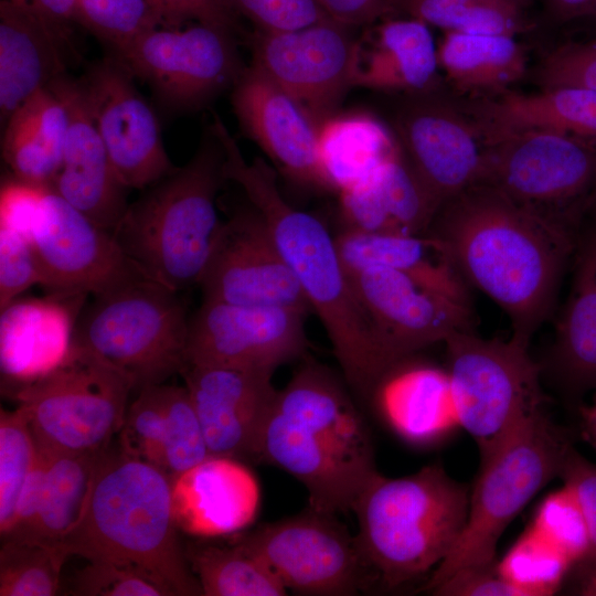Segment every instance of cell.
<instances>
[{"label": "cell", "mask_w": 596, "mask_h": 596, "mask_svg": "<svg viewBox=\"0 0 596 596\" xmlns=\"http://www.w3.org/2000/svg\"><path fill=\"white\" fill-rule=\"evenodd\" d=\"M426 233L507 313L511 337L529 345L552 313L581 232L476 183L445 202Z\"/></svg>", "instance_id": "obj_1"}, {"label": "cell", "mask_w": 596, "mask_h": 596, "mask_svg": "<svg viewBox=\"0 0 596 596\" xmlns=\"http://www.w3.org/2000/svg\"><path fill=\"white\" fill-rule=\"evenodd\" d=\"M212 129L223 148L226 180L242 188L263 219L311 310L321 320L347 383L356 394L368 397L386 368L340 258L336 237L316 216L288 203L275 172L263 159L248 162L243 157L220 117L213 120Z\"/></svg>", "instance_id": "obj_2"}, {"label": "cell", "mask_w": 596, "mask_h": 596, "mask_svg": "<svg viewBox=\"0 0 596 596\" xmlns=\"http://www.w3.org/2000/svg\"><path fill=\"white\" fill-rule=\"evenodd\" d=\"M258 462L296 478L308 491L309 507L332 514L352 511L380 475L363 414L342 382L313 361L277 391Z\"/></svg>", "instance_id": "obj_3"}, {"label": "cell", "mask_w": 596, "mask_h": 596, "mask_svg": "<svg viewBox=\"0 0 596 596\" xmlns=\"http://www.w3.org/2000/svg\"><path fill=\"white\" fill-rule=\"evenodd\" d=\"M171 482L157 466L107 446L85 511L61 544L70 556L136 566L170 595H203L178 538Z\"/></svg>", "instance_id": "obj_4"}, {"label": "cell", "mask_w": 596, "mask_h": 596, "mask_svg": "<svg viewBox=\"0 0 596 596\" xmlns=\"http://www.w3.org/2000/svg\"><path fill=\"white\" fill-rule=\"evenodd\" d=\"M222 145L209 128L190 161L130 203L113 235L149 278L180 291L198 285L223 222L216 195L225 181Z\"/></svg>", "instance_id": "obj_5"}, {"label": "cell", "mask_w": 596, "mask_h": 596, "mask_svg": "<svg viewBox=\"0 0 596 596\" xmlns=\"http://www.w3.org/2000/svg\"><path fill=\"white\" fill-rule=\"evenodd\" d=\"M469 496L438 465L398 478L380 473L352 509L355 538L374 576L394 588L434 571L465 529Z\"/></svg>", "instance_id": "obj_6"}, {"label": "cell", "mask_w": 596, "mask_h": 596, "mask_svg": "<svg viewBox=\"0 0 596 596\" xmlns=\"http://www.w3.org/2000/svg\"><path fill=\"white\" fill-rule=\"evenodd\" d=\"M571 446L545 409L525 419L492 451L470 491L465 529L446 558L432 572V592L453 574L492 567L500 536L531 499L560 477Z\"/></svg>", "instance_id": "obj_7"}, {"label": "cell", "mask_w": 596, "mask_h": 596, "mask_svg": "<svg viewBox=\"0 0 596 596\" xmlns=\"http://www.w3.org/2000/svg\"><path fill=\"white\" fill-rule=\"evenodd\" d=\"M189 318L178 291L142 276L93 296L77 316L73 344L124 372L139 391L185 369Z\"/></svg>", "instance_id": "obj_8"}, {"label": "cell", "mask_w": 596, "mask_h": 596, "mask_svg": "<svg viewBox=\"0 0 596 596\" xmlns=\"http://www.w3.org/2000/svg\"><path fill=\"white\" fill-rule=\"evenodd\" d=\"M134 391L128 375L72 344L53 371L11 394L29 418L38 448L83 454L106 448L119 433Z\"/></svg>", "instance_id": "obj_9"}, {"label": "cell", "mask_w": 596, "mask_h": 596, "mask_svg": "<svg viewBox=\"0 0 596 596\" xmlns=\"http://www.w3.org/2000/svg\"><path fill=\"white\" fill-rule=\"evenodd\" d=\"M445 344L457 422L482 458L525 419L545 409L540 369L529 345L512 337L482 339L471 330L457 331Z\"/></svg>", "instance_id": "obj_10"}, {"label": "cell", "mask_w": 596, "mask_h": 596, "mask_svg": "<svg viewBox=\"0 0 596 596\" xmlns=\"http://www.w3.org/2000/svg\"><path fill=\"white\" fill-rule=\"evenodd\" d=\"M479 183L579 233L596 200V148L553 130L512 132L486 145Z\"/></svg>", "instance_id": "obj_11"}, {"label": "cell", "mask_w": 596, "mask_h": 596, "mask_svg": "<svg viewBox=\"0 0 596 596\" xmlns=\"http://www.w3.org/2000/svg\"><path fill=\"white\" fill-rule=\"evenodd\" d=\"M110 55L171 113L203 107L245 68L232 32L202 23L156 26Z\"/></svg>", "instance_id": "obj_12"}, {"label": "cell", "mask_w": 596, "mask_h": 596, "mask_svg": "<svg viewBox=\"0 0 596 596\" xmlns=\"http://www.w3.org/2000/svg\"><path fill=\"white\" fill-rule=\"evenodd\" d=\"M235 542L263 560L287 590L349 596L360 593L370 583L372 571L356 538L334 514L311 507L263 524Z\"/></svg>", "instance_id": "obj_13"}, {"label": "cell", "mask_w": 596, "mask_h": 596, "mask_svg": "<svg viewBox=\"0 0 596 596\" xmlns=\"http://www.w3.org/2000/svg\"><path fill=\"white\" fill-rule=\"evenodd\" d=\"M331 18L285 32L257 31L252 65L294 98L319 126L353 87L358 38Z\"/></svg>", "instance_id": "obj_14"}, {"label": "cell", "mask_w": 596, "mask_h": 596, "mask_svg": "<svg viewBox=\"0 0 596 596\" xmlns=\"http://www.w3.org/2000/svg\"><path fill=\"white\" fill-rule=\"evenodd\" d=\"M30 242L40 270V285L51 296H95L146 276L110 232L52 188L44 195Z\"/></svg>", "instance_id": "obj_15"}, {"label": "cell", "mask_w": 596, "mask_h": 596, "mask_svg": "<svg viewBox=\"0 0 596 596\" xmlns=\"http://www.w3.org/2000/svg\"><path fill=\"white\" fill-rule=\"evenodd\" d=\"M79 79L89 114L113 167L128 189H146L174 170L159 119L113 55L94 63Z\"/></svg>", "instance_id": "obj_16"}, {"label": "cell", "mask_w": 596, "mask_h": 596, "mask_svg": "<svg viewBox=\"0 0 596 596\" xmlns=\"http://www.w3.org/2000/svg\"><path fill=\"white\" fill-rule=\"evenodd\" d=\"M386 371L413 353L471 330L472 311L407 275L372 266L349 275Z\"/></svg>", "instance_id": "obj_17"}, {"label": "cell", "mask_w": 596, "mask_h": 596, "mask_svg": "<svg viewBox=\"0 0 596 596\" xmlns=\"http://www.w3.org/2000/svg\"><path fill=\"white\" fill-rule=\"evenodd\" d=\"M306 313L203 299L189 318L187 365L275 371L307 349Z\"/></svg>", "instance_id": "obj_18"}, {"label": "cell", "mask_w": 596, "mask_h": 596, "mask_svg": "<svg viewBox=\"0 0 596 596\" xmlns=\"http://www.w3.org/2000/svg\"><path fill=\"white\" fill-rule=\"evenodd\" d=\"M394 129L403 156L440 206L480 182L486 145L456 102L435 91L412 94Z\"/></svg>", "instance_id": "obj_19"}, {"label": "cell", "mask_w": 596, "mask_h": 596, "mask_svg": "<svg viewBox=\"0 0 596 596\" xmlns=\"http://www.w3.org/2000/svg\"><path fill=\"white\" fill-rule=\"evenodd\" d=\"M198 285L206 300L311 310L254 207L223 222Z\"/></svg>", "instance_id": "obj_20"}, {"label": "cell", "mask_w": 596, "mask_h": 596, "mask_svg": "<svg viewBox=\"0 0 596 596\" xmlns=\"http://www.w3.org/2000/svg\"><path fill=\"white\" fill-rule=\"evenodd\" d=\"M274 371L187 365L181 372L213 456L258 462L263 430L277 395Z\"/></svg>", "instance_id": "obj_21"}, {"label": "cell", "mask_w": 596, "mask_h": 596, "mask_svg": "<svg viewBox=\"0 0 596 596\" xmlns=\"http://www.w3.org/2000/svg\"><path fill=\"white\" fill-rule=\"evenodd\" d=\"M63 99L68 127L52 189L97 225L115 231L129 203L89 114L78 78L65 74L49 85Z\"/></svg>", "instance_id": "obj_22"}, {"label": "cell", "mask_w": 596, "mask_h": 596, "mask_svg": "<svg viewBox=\"0 0 596 596\" xmlns=\"http://www.w3.org/2000/svg\"><path fill=\"white\" fill-rule=\"evenodd\" d=\"M231 102L241 128L287 177L321 187L318 128L287 93L251 65L232 87Z\"/></svg>", "instance_id": "obj_23"}, {"label": "cell", "mask_w": 596, "mask_h": 596, "mask_svg": "<svg viewBox=\"0 0 596 596\" xmlns=\"http://www.w3.org/2000/svg\"><path fill=\"white\" fill-rule=\"evenodd\" d=\"M84 300L17 298L1 309L0 365L10 393L46 375L67 356Z\"/></svg>", "instance_id": "obj_24"}, {"label": "cell", "mask_w": 596, "mask_h": 596, "mask_svg": "<svg viewBox=\"0 0 596 596\" xmlns=\"http://www.w3.org/2000/svg\"><path fill=\"white\" fill-rule=\"evenodd\" d=\"M179 530L213 538L245 529L259 505V487L238 459L210 455L171 482Z\"/></svg>", "instance_id": "obj_25"}, {"label": "cell", "mask_w": 596, "mask_h": 596, "mask_svg": "<svg viewBox=\"0 0 596 596\" xmlns=\"http://www.w3.org/2000/svg\"><path fill=\"white\" fill-rule=\"evenodd\" d=\"M74 57L70 31L0 0L1 123L33 94L67 74Z\"/></svg>", "instance_id": "obj_26"}, {"label": "cell", "mask_w": 596, "mask_h": 596, "mask_svg": "<svg viewBox=\"0 0 596 596\" xmlns=\"http://www.w3.org/2000/svg\"><path fill=\"white\" fill-rule=\"evenodd\" d=\"M485 145L505 135L546 129L596 148V91L579 86L543 88L534 94L501 93L457 103Z\"/></svg>", "instance_id": "obj_27"}, {"label": "cell", "mask_w": 596, "mask_h": 596, "mask_svg": "<svg viewBox=\"0 0 596 596\" xmlns=\"http://www.w3.org/2000/svg\"><path fill=\"white\" fill-rule=\"evenodd\" d=\"M408 359L389 369L368 398L377 416L403 440L430 445L458 425L448 373Z\"/></svg>", "instance_id": "obj_28"}, {"label": "cell", "mask_w": 596, "mask_h": 596, "mask_svg": "<svg viewBox=\"0 0 596 596\" xmlns=\"http://www.w3.org/2000/svg\"><path fill=\"white\" fill-rule=\"evenodd\" d=\"M339 195L344 228L362 232L425 234L440 209L402 150Z\"/></svg>", "instance_id": "obj_29"}, {"label": "cell", "mask_w": 596, "mask_h": 596, "mask_svg": "<svg viewBox=\"0 0 596 596\" xmlns=\"http://www.w3.org/2000/svg\"><path fill=\"white\" fill-rule=\"evenodd\" d=\"M336 244L348 275L380 266L403 273L443 297L471 309L468 283L432 235L362 232L344 228Z\"/></svg>", "instance_id": "obj_30"}, {"label": "cell", "mask_w": 596, "mask_h": 596, "mask_svg": "<svg viewBox=\"0 0 596 596\" xmlns=\"http://www.w3.org/2000/svg\"><path fill=\"white\" fill-rule=\"evenodd\" d=\"M437 47L428 25L413 19H387L358 38L353 87L421 94L435 91Z\"/></svg>", "instance_id": "obj_31"}, {"label": "cell", "mask_w": 596, "mask_h": 596, "mask_svg": "<svg viewBox=\"0 0 596 596\" xmlns=\"http://www.w3.org/2000/svg\"><path fill=\"white\" fill-rule=\"evenodd\" d=\"M572 263L551 361L562 385L583 394L596 389V227L579 233Z\"/></svg>", "instance_id": "obj_32"}, {"label": "cell", "mask_w": 596, "mask_h": 596, "mask_svg": "<svg viewBox=\"0 0 596 596\" xmlns=\"http://www.w3.org/2000/svg\"><path fill=\"white\" fill-rule=\"evenodd\" d=\"M400 151L395 134L373 115L336 113L318 128L322 188L339 193L368 179Z\"/></svg>", "instance_id": "obj_33"}, {"label": "cell", "mask_w": 596, "mask_h": 596, "mask_svg": "<svg viewBox=\"0 0 596 596\" xmlns=\"http://www.w3.org/2000/svg\"><path fill=\"white\" fill-rule=\"evenodd\" d=\"M437 58L457 88L472 92L501 91L526 67L524 50L507 34L445 32Z\"/></svg>", "instance_id": "obj_34"}, {"label": "cell", "mask_w": 596, "mask_h": 596, "mask_svg": "<svg viewBox=\"0 0 596 596\" xmlns=\"http://www.w3.org/2000/svg\"><path fill=\"white\" fill-rule=\"evenodd\" d=\"M104 449L83 454L43 450L47 455V465L35 517L24 531L7 536L61 543L85 511L97 461Z\"/></svg>", "instance_id": "obj_35"}, {"label": "cell", "mask_w": 596, "mask_h": 596, "mask_svg": "<svg viewBox=\"0 0 596 596\" xmlns=\"http://www.w3.org/2000/svg\"><path fill=\"white\" fill-rule=\"evenodd\" d=\"M185 556L205 596H284L288 592L263 560L236 542L190 544Z\"/></svg>", "instance_id": "obj_36"}, {"label": "cell", "mask_w": 596, "mask_h": 596, "mask_svg": "<svg viewBox=\"0 0 596 596\" xmlns=\"http://www.w3.org/2000/svg\"><path fill=\"white\" fill-rule=\"evenodd\" d=\"M393 12L445 32L514 36L524 28L521 10L498 0H393Z\"/></svg>", "instance_id": "obj_37"}, {"label": "cell", "mask_w": 596, "mask_h": 596, "mask_svg": "<svg viewBox=\"0 0 596 596\" xmlns=\"http://www.w3.org/2000/svg\"><path fill=\"white\" fill-rule=\"evenodd\" d=\"M0 550L1 596H52L60 587L61 571L70 556L64 546L6 536Z\"/></svg>", "instance_id": "obj_38"}, {"label": "cell", "mask_w": 596, "mask_h": 596, "mask_svg": "<svg viewBox=\"0 0 596 596\" xmlns=\"http://www.w3.org/2000/svg\"><path fill=\"white\" fill-rule=\"evenodd\" d=\"M573 563L530 528L497 564L498 573L521 596L551 595L557 590Z\"/></svg>", "instance_id": "obj_39"}, {"label": "cell", "mask_w": 596, "mask_h": 596, "mask_svg": "<svg viewBox=\"0 0 596 596\" xmlns=\"http://www.w3.org/2000/svg\"><path fill=\"white\" fill-rule=\"evenodd\" d=\"M38 456V445L24 409L0 413V532L10 531L22 486Z\"/></svg>", "instance_id": "obj_40"}, {"label": "cell", "mask_w": 596, "mask_h": 596, "mask_svg": "<svg viewBox=\"0 0 596 596\" xmlns=\"http://www.w3.org/2000/svg\"><path fill=\"white\" fill-rule=\"evenodd\" d=\"M166 438L158 468L171 481L210 456L204 434L187 386L162 383Z\"/></svg>", "instance_id": "obj_41"}, {"label": "cell", "mask_w": 596, "mask_h": 596, "mask_svg": "<svg viewBox=\"0 0 596 596\" xmlns=\"http://www.w3.org/2000/svg\"><path fill=\"white\" fill-rule=\"evenodd\" d=\"M75 22L115 52L160 26L147 0H76Z\"/></svg>", "instance_id": "obj_42"}, {"label": "cell", "mask_w": 596, "mask_h": 596, "mask_svg": "<svg viewBox=\"0 0 596 596\" xmlns=\"http://www.w3.org/2000/svg\"><path fill=\"white\" fill-rule=\"evenodd\" d=\"M137 392L117 434L119 448L158 467L167 425L162 384L145 386Z\"/></svg>", "instance_id": "obj_43"}, {"label": "cell", "mask_w": 596, "mask_h": 596, "mask_svg": "<svg viewBox=\"0 0 596 596\" xmlns=\"http://www.w3.org/2000/svg\"><path fill=\"white\" fill-rule=\"evenodd\" d=\"M531 528L573 564L585 561L589 551L588 531L578 502L567 486L563 485L541 502Z\"/></svg>", "instance_id": "obj_44"}, {"label": "cell", "mask_w": 596, "mask_h": 596, "mask_svg": "<svg viewBox=\"0 0 596 596\" xmlns=\"http://www.w3.org/2000/svg\"><path fill=\"white\" fill-rule=\"evenodd\" d=\"M82 596H167L169 592L142 570L106 560H89L71 588Z\"/></svg>", "instance_id": "obj_45"}, {"label": "cell", "mask_w": 596, "mask_h": 596, "mask_svg": "<svg viewBox=\"0 0 596 596\" xmlns=\"http://www.w3.org/2000/svg\"><path fill=\"white\" fill-rule=\"evenodd\" d=\"M262 32H285L329 19L319 0H230Z\"/></svg>", "instance_id": "obj_46"}, {"label": "cell", "mask_w": 596, "mask_h": 596, "mask_svg": "<svg viewBox=\"0 0 596 596\" xmlns=\"http://www.w3.org/2000/svg\"><path fill=\"white\" fill-rule=\"evenodd\" d=\"M538 81L542 88L579 86L596 91V40L564 44L542 61Z\"/></svg>", "instance_id": "obj_47"}, {"label": "cell", "mask_w": 596, "mask_h": 596, "mask_svg": "<svg viewBox=\"0 0 596 596\" xmlns=\"http://www.w3.org/2000/svg\"><path fill=\"white\" fill-rule=\"evenodd\" d=\"M40 283V270L30 240L0 227V309Z\"/></svg>", "instance_id": "obj_48"}, {"label": "cell", "mask_w": 596, "mask_h": 596, "mask_svg": "<svg viewBox=\"0 0 596 596\" xmlns=\"http://www.w3.org/2000/svg\"><path fill=\"white\" fill-rule=\"evenodd\" d=\"M160 26L202 23L232 32L236 12L230 0H147Z\"/></svg>", "instance_id": "obj_49"}, {"label": "cell", "mask_w": 596, "mask_h": 596, "mask_svg": "<svg viewBox=\"0 0 596 596\" xmlns=\"http://www.w3.org/2000/svg\"><path fill=\"white\" fill-rule=\"evenodd\" d=\"M47 189L50 188L23 181L14 175L2 181L0 227L30 240Z\"/></svg>", "instance_id": "obj_50"}, {"label": "cell", "mask_w": 596, "mask_h": 596, "mask_svg": "<svg viewBox=\"0 0 596 596\" xmlns=\"http://www.w3.org/2000/svg\"><path fill=\"white\" fill-rule=\"evenodd\" d=\"M560 477L574 493L583 513L589 538V551L585 558L596 567V466L575 450L567 451Z\"/></svg>", "instance_id": "obj_51"}, {"label": "cell", "mask_w": 596, "mask_h": 596, "mask_svg": "<svg viewBox=\"0 0 596 596\" xmlns=\"http://www.w3.org/2000/svg\"><path fill=\"white\" fill-rule=\"evenodd\" d=\"M435 595L446 596H521L497 570V565L486 568L459 571L433 590Z\"/></svg>", "instance_id": "obj_52"}, {"label": "cell", "mask_w": 596, "mask_h": 596, "mask_svg": "<svg viewBox=\"0 0 596 596\" xmlns=\"http://www.w3.org/2000/svg\"><path fill=\"white\" fill-rule=\"evenodd\" d=\"M393 0H319L327 14L345 25L358 28L372 24L393 13Z\"/></svg>", "instance_id": "obj_53"}, {"label": "cell", "mask_w": 596, "mask_h": 596, "mask_svg": "<svg viewBox=\"0 0 596 596\" xmlns=\"http://www.w3.org/2000/svg\"><path fill=\"white\" fill-rule=\"evenodd\" d=\"M70 31L75 22L76 0H4Z\"/></svg>", "instance_id": "obj_54"}, {"label": "cell", "mask_w": 596, "mask_h": 596, "mask_svg": "<svg viewBox=\"0 0 596 596\" xmlns=\"http://www.w3.org/2000/svg\"><path fill=\"white\" fill-rule=\"evenodd\" d=\"M552 13L562 21L594 18L596 0H549Z\"/></svg>", "instance_id": "obj_55"}, {"label": "cell", "mask_w": 596, "mask_h": 596, "mask_svg": "<svg viewBox=\"0 0 596 596\" xmlns=\"http://www.w3.org/2000/svg\"><path fill=\"white\" fill-rule=\"evenodd\" d=\"M582 432L587 443L596 450V396L579 407Z\"/></svg>", "instance_id": "obj_56"}, {"label": "cell", "mask_w": 596, "mask_h": 596, "mask_svg": "<svg viewBox=\"0 0 596 596\" xmlns=\"http://www.w3.org/2000/svg\"><path fill=\"white\" fill-rule=\"evenodd\" d=\"M584 595H596V567H592L582 588Z\"/></svg>", "instance_id": "obj_57"}, {"label": "cell", "mask_w": 596, "mask_h": 596, "mask_svg": "<svg viewBox=\"0 0 596 596\" xmlns=\"http://www.w3.org/2000/svg\"><path fill=\"white\" fill-rule=\"evenodd\" d=\"M498 1H501V2H504L509 6H512L519 10H521L524 6H526L529 3V0H498Z\"/></svg>", "instance_id": "obj_58"}]
</instances>
